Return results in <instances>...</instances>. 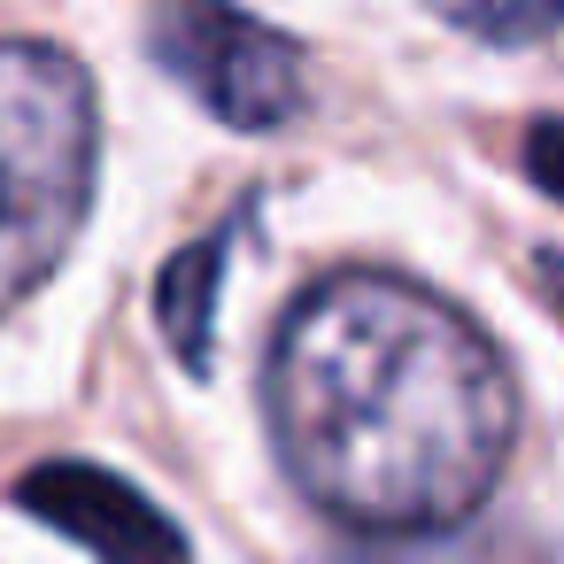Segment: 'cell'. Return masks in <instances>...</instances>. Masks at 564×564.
Masks as SVG:
<instances>
[{
    "mask_svg": "<svg viewBox=\"0 0 564 564\" xmlns=\"http://www.w3.org/2000/svg\"><path fill=\"white\" fill-rule=\"evenodd\" d=\"M518 163L549 202H564V117H533L525 140H518Z\"/></svg>",
    "mask_w": 564,
    "mask_h": 564,
    "instance_id": "cell-8",
    "label": "cell"
},
{
    "mask_svg": "<svg viewBox=\"0 0 564 564\" xmlns=\"http://www.w3.org/2000/svg\"><path fill=\"white\" fill-rule=\"evenodd\" d=\"M387 564H549L525 533H464V525H448V533H425V549H394Z\"/></svg>",
    "mask_w": 564,
    "mask_h": 564,
    "instance_id": "cell-7",
    "label": "cell"
},
{
    "mask_svg": "<svg viewBox=\"0 0 564 564\" xmlns=\"http://www.w3.org/2000/svg\"><path fill=\"white\" fill-rule=\"evenodd\" d=\"M433 17L487 47H533L564 24V0H433Z\"/></svg>",
    "mask_w": 564,
    "mask_h": 564,
    "instance_id": "cell-6",
    "label": "cell"
},
{
    "mask_svg": "<svg viewBox=\"0 0 564 564\" xmlns=\"http://www.w3.org/2000/svg\"><path fill=\"white\" fill-rule=\"evenodd\" d=\"M541 294H549L556 317H564V256H541Z\"/></svg>",
    "mask_w": 564,
    "mask_h": 564,
    "instance_id": "cell-9",
    "label": "cell"
},
{
    "mask_svg": "<svg viewBox=\"0 0 564 564\" xmlns=\"http://www.w3.org/2000/svg\"><path fill=\"white\" fill-rule=\"evenodd\" d=\"M263 417L294 487L379 541L471 525L518 433L502 348L394 271L317 279L263 364Z\"/></svg>",
    "mask_w": 564,
    "mask_h": 564,
    "instance_id": "cell-1",
    "label": "cell"
},
{
    "mask_svg": "<svg viewBox=\"0 0 564 564\" xmlns=\"http://www.w3.org/2000/svg\"><path fill=\"white\" fill-rule=\"evenodd\" d=\"M148 55L232 132H279L310 101L302 47L232 0H163L148 24Z\"/></svg>",
    "mask_w": 564,
    "mask_h": 564,
    "instance_id": "cell-3",
    "label": "cell"
},
{
    "mask_svg": "<svg viewBox=\"0 0 564 564\" xmlns=\"http://www.w3.org/2000/svg\"><path fill=\"white\" fill-rule=\"evenodd\" d=\"M101 178V109L78 55L0 40V317L78 248Z\"/></svg>",
    "mask_w": 564,
    "mask_h": 564,
    "instance_id": "cell-2",
    "label": "cell"
},
{
    "mask_svg": "<svg viewBox=\"0 0 564 564\" xmlns=\"http://www.w3.org/2000/svg\"><path fill=\"white\" fill-rule=\"evenodd\" d=\"M248 232V209L240 217H225L217 232H202V240H186L171 263H163V279H155V325H163V340H171V356L202 379L209 371V333H217V286H225V256H232V240Z\"/></svg>",
    "mask_w": 564,
    "mask_h": 564,
    "instance_id": "cell-5",
    "label": "cell"
},
{
    "mask_svg": "<svg viewBox=\"0 0 564 564\" xmlns=\"http://www.w3.org/2000/svg\"><path fill=\"white\" fill-rule=\"evenodd\" d=\"M17 502H24L40 525H55L63 541H78L86 556H101V564H186V556H194L186 533H178L132 479H117V471H101V464H78V456L32 464V471L17 479Z\"/></svg>",
    "mask_w": 564,
    "mask_h": 564,
    "instance_id": "cell-4",
    "label": "cell"
}]
</instances>
